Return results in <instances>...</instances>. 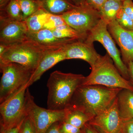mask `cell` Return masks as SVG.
<instances>
[{
  "label": "cell",
  "instance_id": "cell-1",
  "mask_svg": "<svg viewBox=\"0 0 133 133\" xmlns=\"http://www.w3.org/2000/svg\"><path fill=\"white\" fill-rule=\"evenodd\" d=\"M122 90L99 85L80 86L68 106L80 110L91 120L110 107Z\"/></svg>",
  "mask_w": 133,
  "mask_h": 133
},
{
  "label": "cell",
  "instance_id": "cell-2",
  "mask_svg": "<svg viewBox=\"0 0 133 133\" xmlns=\"http://www.w3.org/2000/svg\"><path fill=\"white\" fill-rule=\"evenodd\" d=\"M85 78L82 74L63 73L58 71L51 73L47 84L48 109L55 110L65 109Z\"/></svg>",
  "mask_w": 133,
  "mask_h": 133
},
{
  "label": "cell",
  "instance_id": "cell-3",
  "mask_svg": "<svg viewBox=\"0 0 133 133\" xmlns=\"http://www.w3.org/2000/svg\"><path fill=\"white\" fill-rule=\"evenodd\" d=\"M90 74L85 77L81 86L99 85L111 88L127 89L133 92V85L122 77L109 55L101 56Z\"/></svg>",
  "mask_w": 133,
  "mask_h": 133
},
{
  "label": "cell",
  "instance_id": "cell-4",
  "mask_svg": "<svg viewBox=\"0 0 133 133\" xmlns=\"http://www.w3.org/2000/svg\"><path fill=\"white\" fill-rule=\"evenodd\" d=\"M59 49V48H58ZM43 47L28 39L13 45L7 46L0 55V63H15L31 69L33 72L45 52L55 49Z\"/></svg>",
  "mask_w": 133,
  "mask_h": 133
},
{
  "label": "cell",
  "instance_id": "cell-5",
  "mask_svg": "<svg viewBox=\"0 0 133 133\" xmlns=\"http://www.w3.org/2000/svg\"><path fill=\"white\" fill-rule=\"evenodd\" d=\"M2 76L0 84V104L18 91L29 81L33 71L15 63H0Z\"/></svg>",
  "mask_w": 133,
  "mask_h": 133
},
{
  "label": "cell",
  "instance_id": "cell-6",
  "mask_svg": "<svg viewBox=\"0 0 133 133\" xmlns=\"http://www.w3.org/2000/svg\"><path fill=\"white\" fill-rule=\"evenodd\" d=\"M25 112L33 122L37 133H46L52 124L64 120L66 115L65 109H46L36 104L29 88L26 90Z\"/></svg>",
  "mask_w": 133,
  "mask_h": 133
},
{
  "label": "cell",
  "instance_id": "cell-7",
  "mask_svg": "<svg viewBox=\"0 0 133 133\" xmlns=\"http://www.w3.org/2000/svg\"><path fill=\"white\" fill-rule=\"evenodd\" d=\"M107 24L102 20L88 34L85 41L93 43L99 42L102 44L111 58L116 68L124 78L129 80L128 68L121 57V54L116 47L113 38L109 33Z\"/></svg>",
  "mask_w": 133,
  "mask_h": 133
},
{
  "label": "cell",
  "instance_id": "cell-8",
  "mask_svg": "<svg viewBox=\"0 0 133 133\" xmlns=\"http://www.w3.org/2000/svg\"><path fill=\"white\" fill-rule=\"evenodd\" d=\"M29 82L14 95L0 105L1 130L17 125L26 116V92Z\"/></svg>",
  "mask_w": 133,
  "mask_h": 133
},
{
  "label": "cell",
  "instance_id": "cell-9",
  "mask_svg": "<svg viewBox=\"0 0 133 133\" xmlns=\"http://www.w3.org/2000/svg\"><path fill=\"white\" fill-rule=\"evenodd\" d=\"M61 16L66 24L85 38L101 20L99 12L87 3L76 6Z\"/></svg>",
  "mask_w": 133,
  "mask_h": 133
},
{
  "label": "cell",
  "instance_id": "cell-10",
  "mask_svg": "<svg viewBox=\"0 0 133 133\" xmlns=\"http://www.w3.org/2000/svg\"><path fill=\"white\" fill-rule=\"evenodd\" d=\"M88 123L101 133L120 132L123 121L119 112L117 98L110 107L93 118Z\"/></svg>",
  "mask_w": 133,
  "mask_h": 133
},
{
  "label": "cell",
  "instance_id": "cell-11",
  "mask_svg": "<svg viewBox=\"0 0 133 133\" xmlns=\"http://www.w3.org/2000/svg\"><path fill=\"white\" fill-rule=\"evenodd\" d=\"M28 32L25 21H14L0 15V44L8 46L26 41Z\"/></svg>",
  "mask_w": 133,
  "mask_h": 133
},
{
  "label": "cell",
  "instance_id": "cell-12",
  "mask_svg": "<svg viewBox=\"0 0 133 133\" xmlns=\"http://www.w3.org/2000/svg\"><path fill=\"white\" fill-rule=\"evenodd\" d=\"M66 59H79L88 63L91 67L101 57L97 52L93 43L78 40L69 43L63 47Z\"/></svg>",
  "mask_w": 133,
  "mask_h": 133
},
{
  "label": "cell",
  "instance_id": "cell-13",
  "mask_svg": "<svg viewBox=\"0 0 133 133\" xmlns=\"http://www.w3.org/2000/svg\"><path fill=\"white\" fill-rule=\"evenodd\" d=\"M108 30L120 49L123 62L126 65L133 62V31H128L119 25L116 20L107 26Z\"/></svg>",
  "mask_w": 133,
  "mask_h": 133
},
{
  "label": "cell",
  "instance_id": "cell-14",
  "mask_svg": "<svg viewBox=\"0 0 133 133\" xmlns=\"http://www.w3.org/2000/svg\"><path fill=\"white\" fill-rule=\"evenodd\" d=\"M65 59L66 57L63 47L46 51L41 58L36 69L33 72L29 81V86L39 80L45 71L58 63Z\"/></svg>",
  "mask_w": 133,
  "mask_h": 133
},
{
  "label": "cell",
  "instance_id": "cell-15",
  "mask_svg": "<svg viewBox=\"0 0 133 133\" xmlns=\"http://www.w3.org/2000/svg\"><path fill=\"white\" fill-rule=\"evenodd\" d=\"M27 37L29 40L41 46L53 49L62 48L69 43L78 40L74 38H57L53 35L52 30L46 29L35 32L28 31Z\"/></svg>",
  "mask_w": 133,
  "mask_h": 133
},
{
  "label": "cell",
  "instance_id": "cell-16",
  "mask_svg": "<svg viewBox=\"0 0 133 133\" xmlns=\"http://www.w3.org/2000/svg\"><path fill=\"white\" fill-rule=\"evenodd\" d=\"M118 108L122 121L133 119V92L122 89L117 96Z\"/></svg>",
  "mask_w": 133,
  "mask_h": 133
},
{
  "label": "cell",
  "instance_id": "cell-17",
  "mask_svg": "<svg viewBox=\"0 0 133 133\" xmlns=\"http://www.w3.org/2000/svg\"><path fill=\"white\" fill-rule=\"evenodd\" d=\"M41 8L51 15H61L75 8L68 0H37Z\"/></svg>",
  "mask_w": 133,
  "mask_h": 133
},
{
  "label": "cell",
  "instance_id": "cell-18",
  "mask_svg": "<svg viewBox=\"0 0 133 133\" xmlns=\"http://www.w3.org/2000/svg\"><path fill=\"white\" fill-rule=\"evenodd\" d=\"M123 2L116 0H106L100 10L101 18L107 25L116 19L118 12L122 8Z\"/></svg>",
  "mask_w": 133,
  "mask_h": 133
},
{
  "label": "cell",
  "instance_id": "cell-19",
  "mask_svg": "<svg viewBox=\"0 0 133 133\" xmlns=\"http://www.w3.org/2000/svg\"><path fill=\"white\" fill-rule=\"evenodd\" d=\"M50 14L41 8L25 21L28 31L35 32L43 29Z\"/></svg>",
  "mask_w": 133,
  "mask_h": 133
},
{
  "label": "cell",
  "instance_id": "cell-20",
  "mask_svg": "<svg viewBox=\"0 0 133 133\" xmlns=\"http://www.w3.org/2000/svg\"><path fill=\"white\" fill-rule=\"evenodd\" d=\"M66 115L64 120L78 128L83 129L90 119L80 110L70 106L65 108Z\"/></svg>",
  "mask_w": 133,
  "mask_h": 133
},
{
  "label": "cell",
  "instance_id": "cell-21",
  "mask_svg": "<svg viewBox=\"0 0 133 133\" xmlns=\"http://www.w3.org/2000/svg\"><path fill=\"white\" fill-rule=\"evenodd\" d=\"M0 15L14 21H24L18 0H11L4 9L0 10Z\"/></svg>",
  "mask_w": 133,
  "mask_h": 133
},
{
  "label": "cell",
  "instance_id": "cell-22",
  "mask_svg": "<svg viewBox=\"0 0 133 133\" xmlns=\"http://www.w3.org/2000/svg\"><path fill=\"white\" fill-rule=\"evenodd\" d=\"M56 37L59 38H74L84 40L85 37L66 24L52 30Z\"/></svg>",
  "mask_w": 133,
  "mask_h": 133
},
{
  "label": "cell",
  "instance_id": "cell-23",
  "mask_svg": "<svg viewBox=\"0 0 133 133\" xmlns=\"http://www.w3.org/2000/svg\"><path fill=\"white\" fill-rule=\"evenodd\" d=\"M24 21L28 17L42 8L37 0H18Z\"/></svg>",
  "mask_w": 133,
  "mask_h": 133
},
{
  "label": "cell",
  "instance_id": "cell-24",
  "mask_svg": "<svg viewBox=\"0 0 133 133\" xmlns=\"http://www.w3.org/2000/svg\"><path fill=\"white\" fill-rule=\"evenodd\" d=\"M116 20L122 28L128 31H133V21L125 13L122 8L118 12Z\"/></svg>",
  "mask_w": 133,
  "mask_h": 133
},
{
  "label": "cell",
  "instance_id": "cell-25",
  "mask_svg": "<svg viewBox=\"0 0 133 133\" xmlns=\"http://www.w3.org/2000/svg\"><path fill=\"white\" fill-rule=\"evenodd\" d=\"M66 24L62 16L51 15L48 21L45 23L43 29L53 30L57 27Z\"/></svg>",
  "mask_w": 133,
  "mask_h": 133
},
{
  "label": "cell",
  "instance_id": "cell-26",
  "mask_svg": "<svg viewBox=\"0 0 133 133\" xmlns=\"http://www.w3.org/2000/svg\"><path fill=\"white\" fill-rule=\"evenodd\" d=\"M60 133H84L83 129H80L69 124L64 120L59 122Z\"/></svg>",
  "mask_w": 133,
  "mask_h": 133
},
{
  "label": "cell",
  "instance_id": "cell-27",
  "mask_svg": "<svg viewBox=\"0 0 133 133\" xmlns=\"http://www.w3.org/2000/svg\"><path fill=\"white\" fill-rule=\"evenodd\" d=\"M19 133H37L33 122L26 114Z\"/></svg>",
  "mask_w": 133,
  "mask_h": 133
},
{
  "label": "cell",
  "instance_id": "cell-28",
  "mask_svg": "<svg viewBox=\"0 0 133 133\" xmlns=\"http://www.w3.org/2000/svg\"><path fill=\"white\" fill-rule=\"evenodd\" d=\"M122 9L124 12L133 21V2L132 0H126L123 2Z\"/></svg>",
  "mask_w": 133,
  "mask_h": 133
},
{
  "label": "cell",
  "instance_id": "cell-29",
  "mask_svg": "<svg viewBox=\"0 0 133 133\" xmlns=\"http://www.w3.org/2000/svg\"><path fill=\"white\" fill-rule=\"evenodd\" d=\"M87 4L99 12L106 0H84Z\"/></svg>",
  "mask_w": 133,
  "mask_h": 133
},
{
  "label": "cell",
  "instance_id": "cell-30",
  "mask_svg": "<svg viewBox=\"0 0 133 133\" xmlns=\"http://www.w3.org/2000/svg\"><path fill=\"white\" fill-rule=\"evenodd\" d=\"M123 133H133V119L123 121Z\"/></svg>",
  "mask_w": 133,
  "mask_h": 133
},
{
  "label": "cell",
  "instance_id": "cell-31",
  "mask_svg": "<svg viewBox=\"0 0 133 133\" xmlns=\"http://www.w3.org/2000/svg\"><path fill=\"white\" fill-rule=\"evenodd\" d=\"M24 118L20 123L14 127H12L8 129H5V130H1V133H19L20 129L24 121Z\"/></svg>",
  "mask_w": 133,
  "mask_h": 133
},
{
  "label": "cell",
  "instance_id": "cell-32",
  "mask_svg": "<svg viewBox=\"0 0 133 133\" xmlns=\"http://www.w3.org/2000/svg\"><path fill=\"white\" fill-rule=\"evenodd\" d=\"M59 122H57L52 124L46 133H60L59 130Z\"/></svg>",
  "mask_w": 133,
  "mask_h": 133
},
{
  "label": "cell",
  "instance_id": "cell-33",
  "mask_svg": "<svg viewBox=\"0 0 133 133\" xmlns=\"http://www.w3.org/2000/svg\"><path fill=\"white\" fill-rule=\"evenodd\" d=\"M83 130L84 133H101L88 123L85 125Z\"/></svg>",
  "mask_w": 133,
  "mask_h": 133
},
{
  "label": "cell",
  "instance_id": "cell-34",
  "mask_svg": "<svg viewBox=\"0 0 133 133\" xmlns=\"http://www.w3.org/2000/svg\"><path fill=\"white\" fill-rule=\"evenodd\" d=\"M127 65L128 69L129 79H131L130 82L133 85V62H129Z\"/></svg>",
  "mask_w": 133,
  "mask_h": 133
},
{
  "label": "cell",
  "instance_id": "cell-35",
  "mask_svg": "<svg viewBox=\"0 0 133 133\" xmlns=\"http://www.w3.org/2000/svg\"><path fill=\"white\" fill-rule=\"evenodd\" d=\"M68 1L77 6H81L86 3L84 0H68Z\"/></svg>",
  "mask_w": 133,
  "mask_h": 133
},
{
  "label": "cell",
  "instance_id": "cell-36",
  "mask_svg": "<svg viewBox=\"0 0 133 133\" xmlns=\"http://www.w3.org/2000/svg\"><path fill=\"white\" fill-rule=\"evenodd\" d=\"M11 0H0V10L4 9Z\"/></svg>",
  "mask_w": 133,
  "mask_h": 133
},
{
  "label": "cell",
  "instance_id": "cell-37",
  "mask_svg": "<svg viewBox=\"0 0 133 133\" xmlns=\"http://www.w3.org/2000/svg\"><path fill=\"white\" fill-rule=\"evenodd\" d=\"M7 46L0 44V55L3 53L6 49Z\"/></svg>",
  "mask_w": 133,
  "mask_h": 133
},
{
  "label": "cell",
  "instance_id": "cell-38",
  "mask_svg": "<svg viewBox=\"0 0 133 133\" xmlns=\"http://www.w3.org/2000/svg\"><path fill=\"white\" fill-rule=\"evenodd\" d=\"M116 1H119L122 2H123L124 1H126V0H116Z\"/></svg>",
  "mask_w": 133,
  "mask_h": 133
},
{
  "label": "cell",
  "instance_id": "cell-39",
  "mask_svg": "<svg viewBox=\"0 0 133 133\" xmlns=\"http://www.w3.org/2000/svg\"><path fill=\"white\" fill-rule=\"evenodd\" d=\"M119 133H123V131H122V129L121 131Z\"/></svg>",
  "mask_w": 133,
  "mask_h": 133
}]
</instances>
